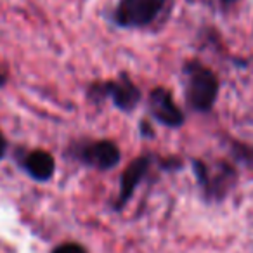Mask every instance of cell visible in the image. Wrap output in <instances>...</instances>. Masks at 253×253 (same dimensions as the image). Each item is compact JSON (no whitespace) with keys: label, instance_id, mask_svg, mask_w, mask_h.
<instances>
[{"label":"cell","instance_id":"1","mask_svg":"<svg viewBox=\"0 0 253 253\" xmlns=\"http://www.w3.org/2000/svg\"><path fill=\"white\" fill-rule=\"evenodd\" d=\"M186 102L193 111H211L218 95V78L208 68L200 63H191L186 66Z\"/></svg>","mask_w":253,"mask_h":253},{"label":"cell","instance_id":"12","mask_svg":"<svg viewBox=\"0 0 253 253\" xmlns=\"http://www.w3.org/2000/svg\"><path fill=\"white\" fill-rule=\"evenodd\" d=\"M5 80H7V78H5V75L2 73V71H0V88H2L5 85Z\"/></svg>","mask_w":253,"mask_h":253},{"label":"cell","instance_id":"3","mask_svg":"<svg viewBox=\"0 0 253 253\" xmlns=\"http://www.w3.org/2000/svg\"><path fill=\"white\" fill-rule=\"evenodd\" d=\"M169 0H120L115 9V23L122 28H144L149 26Z\"/></svg>","mask_w":253,"mask_h":253},{"label":"cell","instance_id":"13","mask_svg":"<svg viewBox=\"0 0 253 253\" xmlns=\"http://www.w3.org/2000/svg\"><path fill=\"white\" fill-rule=\"evenodd\" d=\"M224 2H234V0H224Z\"/></svg>","mask_w":253,"mask_h":253},{"label":"cell","instance_id":"8","mask_svg":"<svg viewBox=\"0 0 253 253\" xmlns=\"http://www.w3.org/2000/svg\"><path fill=\"white\" fill-rule=\"evenodd\" d=\"M23 167L28 172L30 177H33L39 182H45L56 172V162L50 153L43 151V149H35V151L28 153L23 162Z\"/></svg>","mask_w":253,"mask_h":253},{"label":"cell","instance_id":"7","mask_svg":"<svg viewBox=\"0 0 253 253\" xmlns=\"http://www.w3.org/2000/svg\"><path fill=\"white\" fill-rule=\"evenodd\" d=\"M149 167H151V158H149V156H139V158L130 162V165L123 170L122 180H120V196L115 205L116 210H122L126 205V201L130 200L135 187L139 186V182H141L146 177V173H148Z\"/></svg>","mask_w":253,"mask_h":253},{"label":"cell","instance_id":"2","mask_svg":"<svg viewBox=\"0 0 253 253\" xmlns=\"http://www.w3.org/2000/svg\"><path fill=\"white\" fill-rule=\"evenodd\" d=\"M88 99L99 102L104 99H111L113 104L120 111L132 113L141 102V90L139 87L123 75L120 80H109L104 84H92L88 87Z\"/></svg>","mask_w":253,"mask_h":253},{"label":"cell","instance_id":"9","mask_svg":"<svg viewBox=\"0 0 253 253\" xmlns=\"http://www.w3.org/2000/svg\"><path fill=\"white\" fill-rule=\"evenodd\" d=\"M52 253H87V250L78 243H63V245L56 246Z\"/></svg>","mask_w":253,"mask_h":253},{"label":"cell","instance_id":"6","mask_svg":"<svg viewBox=\"0 0 253 253\" xmlns=\"http://www.w3.org/2000/svg\"><path fill=\"white\" fill-rule=\"evenodd\" d=\"M149 113L151 116L163 126H170V128H177L184 123V115L175 104L172 94L167 88L158 87L153 88L149 94Z\"/></svg>","mask_w":253,"mask_h":253},{"label":"cell","instance_id":"5","mask_svg":"<svg viewBox=\"0 0 253 253\" xmlns=\"http://www.w3.org/2000/svg\"><path fill=\"white\" fill-rule=\"evenodd\" d=\"M77 155L85 165L94 167L97 170H111L122 160L118 146L111 141H94L82 144Z\"/></svg>","mask_w":253,"mask_h":253},{"label":"cell","instance_id":"4","mask_svg":"<svg viewBox=\"0 0 253 253\" xmlns=\"http://www.w3.org/2000/svg\"><path fill=\"white\" fill-rule=\"evenodd\" d=\"M193 169H194V173H196V179H198V184L200 187L205 191L207 198L210 200H222L227 193L229 187L234 184V179H236V172L227 167L220 165V172L217 175H210V170L207 169L203 162H193Z\"/></svg>","mask_w":253,"mask_h":253},{"label":"cell","instance_id":"10","mask_svg":"<svg viewBox=\"0 0 253 253\" xmlns=\"http://www.w3.org/2000/svg\"><path fill=\"white\" fill-rule=\"evenodd\" d=\"M5 151H7V141H5L4 134H2V132H0V160L4 158Z\"/></svg>","mask_w":253,"mask_h":253},{"label":"cell","instance_id":"11","mask_svg":"<svg viewBox=\"0 0 253 253\" xmlns=\"http://www.w3.org/2000/svg\"><path fill=\"white\" fill-rule=\"evenodd\" d=\"M142 134H146L148 137H151V135H153V132L149 130V126L146 125V123H142Z\"/></svg>","mask_w":253,"mask_h":253}]
</instances>
